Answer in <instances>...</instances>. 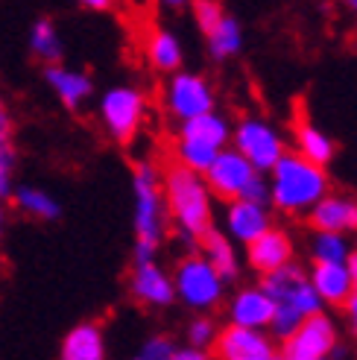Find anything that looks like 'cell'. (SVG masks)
Here are the masks:
<instances>
[{
	"instance_id": "cell-1",
	"label": "cell",
	"mask_w": 357,
	"mask_h": 360,
	"mask_svg": "<svg viewBox=\"0 0 357 360\" xmlns=\"http://www.w3.org/2000/svg\"><path fill=\"white\" fill-rule=\"evenodd\" d=\"M162 185L176 238L190 249L200 246V240L214 229V193L205 185V176L170 161L162 167Z\"/></svg>"
},
{
	"instance_id": "cell-2",
	"label": "cell",
	"mask_w": 357,
	"mask_h": 360,
	"mask_svg": "<svg viewBox=\"0 0 357 360\" xmlns=\"http://www.w3.org/2000/svg\"><path fill=\"white\" fill-rule=\"evenodd\" d=\"M132 231L135 261L155 258L170 231L162 165L155 158H138L132 165Z\"/></svg>"
},
{
	"instance_id": "cell-3",
	"label": "cell",
	"mask_w": 357,
	"mask_h": 360,
	"mask_svg": "<svg viewBox=\"0 0 357 360\" xmlns=\"http://www.w3.org/2000/svg\"><path fill=\"white\" fill-rule=\"evenodd\" d=\"M270 185V208L284 217H308V211L331 191L328 170L287 150L275 167L266 173Z\"/></svg>"
},
{
	"instance_id": "cell-4",
	"label": "cell",
	"mask_w": 357,
	"mask_h": 360,
	"mask_svg": "<svg viewBox=\"0 0 357 360\" xmlns=\"http://www.w3.org/2000/svg\"><path fill=\"white\" fill-rule=\"evenodd\" d=\"M261 287L270 293V299L275 304V314L270 322V331L275 340H287L308 316H313L325 308L323 299L316 296L308 273L296 261H290L287 266L275 269L270 276H264Z\"/></svg>"
},
{
	"instance_id": "cell-5",
	"label": "cell",
	"mask_w": 357,
	"mask_h": 360,
	"mask_svg": "<svg viewBox=\"0 0 357 360\" xmlns=\"http://www.w3.org/2000/svg\"><path fill=\"white\" fill-rule=\"evenodd\" d=\"M150 117V97L135 82H115L97 100V123L120 147H129L144 132Z\"/></svg>"
},
{
	"instance_id": "cell-6",
	"label": "cell",
	"mask_w": 357,
	"mask_h": 360,
	"mask_svg": "<svg viewBox=\"0 0 357 360\" xmlns=\"http://www.w3.org/2000/svg\"><path fill=\"white\" fill-rule=\"evenodd\" d=\"M170 276H173L176 299L196 314L214 311L226 296V281L220 278L217 269L208 264V258L200 249L185 252V255L176 261Z\"/></svg>"
},
{
	"instance_id": "cell-7",
	"label": "cell",
	"mask_w": 357,
	"mask_h": 360,
	"mask_svg": "<svg viewBox=\"0 0 357 360\" xmlns=\"http://www.w3.org/2000/svg\"><path fill=\"white\" fill-rule=\"evenodd\" d=\"M158 94H162V109L173 120V126L217 109V91L200 70H173V74L164 77Z\"/></svg>"
},
{
	"instance_id": "cell-8",
	"label": "cell",
	"mask_w": 357,
	"mask_h": 360,
	"mask_svg": "<svg viewBox=\"0 0 357 360\" xmlns=\"http://www.w3.org/2000/svg\"><path fill=\"white\" fill-rule=\"evenodd\" d=\"M231 147H235L258 173H270L275 161L290 150V138L264 115H246L231 129Z\"/></svg>"
},
{
	"instance_id": "cell-9",
	"label": "cell",
	"mask_w": 357,
	"mask_h": 360,
	"mask_svg": "<svg viewBox=\"0 0 357 360\" xmlns=\"http://www.w3.org/2000/svg\"><path fill=\"white\" fill-rule=\"evenodd\" d=\"M281 343L284 346L278 354L284 360H323L337 352L340 331H337V322L325 311H319V314L308 316L287 340H281Z\"/></svg>"
},
{
	"instance_id": "cell-10",
	"label": "cell",
	"mask_w": 357,
	"mask_h": 360,
	"mask_svg": "<svg viewBox=\"0 0 357 360\" xmlns=\"http://www.w3.org/2000/svg\"><path fill=\"white\" fill-rule=\"evenodd\" d=\"M202 176H205V185L211 188V193L217 196V200L228 202V200H243L249 185H252L261 173L228 143L226 150H220V155L214 158V165Z\"/></svg>"
},
{
	"instance_id": "cell-11",
	"label": "cell",
	"mask_w": 357,
	"mask_h": 360,
	"mask_svg": "<svg viewBox=\"0 0 357 360\" xmlns=\"http://www.w3.org/2000/svg\"><path fill=\"white\" fill-rule=\"evenodd\" d=\"M41 77H44V85L50 88V94L56 97V103L70 115L82 112L85 105L94 100V91H97L94 79L82 68H70L65 62H56V65H44Z\"/></svg>"
},
{
	"instance_id": "cell-12",
	"label": "cell",
	"mask_w": 357,
	"mask_h": 360,
	"mask_svg": "<svg viewBox=\"0 0 357 360\" xmlns=\"http://www.w3.org/2000/svg\"><path fill=\"white\" fill-rule=\"evenodd\" d=\"M273 226V208L252 200H228L223 208V235L231 243L249 246Z\"/></svg>"
},
{
	"instance_id": "cell-13",
	"label": "cell",
	"mask_w": 357,
	"mask_h": 360,
	"mask_svg": "<svg viewBox=\"0 0 357 360\" xmlns=\"http://www.w3.org/2000/svg\"><path fill=\"white\" fill-rule=\"evenodd\" d=\"M129 296L144 308H170L176 302L173 276L158 264V258L135 261L129 273Z\"/></svg>"
},
{
	"instance_id": "cell-14",
	"label": "cell",
	"mask_w": 357,
	"mask_h": 360,
	"mask_svg": "<svg viewBox=\"0 0 357 360\" xmlns=\"http://www.w3.org/2000/svg\"><path fill=\"white\" fill-rule=\"evenodd\" d=\"M293 258H296L293 235L281 226H270L258 240H252L246 246V264L252 266L261 278L275 273L281 266H287Z\"/></svg>"
},
{
	"instance_id": "cell-15",
	"label": "cell",
	"mask_w": 357,
	"mask_h": 360,
	"mask_svg": "<svg viewBox=\"0 0 357 360\" xmlns=\"http://www.w3.org/2000/svg\"><path fill=\"white\" fill-rule=\"evenodd\" d=\"M141 53H144L147 65L162 77L185 68V41L178 39L176 30L164 24H147L144 35H141Z\"/></svg>"
},
{
	"instance_id": "cell-16",
	"label": "cell",
	"mask_w": 357,
	"mask_h": 360,
	"mask_svg": "<svg viewBox=\"0 0 357 360\" xmlns=\"http://www.w3.org/2000/svg\"><path fill=\"white\" fill-rule=\"evenodd\" d=\"M275 352L273 337L258 328H240V326H228L217 331L214 340V354L220 360H264Z\"/></svg>"
},
{
	"instance_id": "cell-17",
	"label": "cell",
	"mask_w": 357,
	"mask_h": 360,
	"mask_svg": "<svg viewBox=\"0 0 357 360\" xmlns=\"http://www.w3.org/2000/svg\"><path fill=\"white\" fill-rule=\"evenodd\" d=\"M313 231H337V235H357V200L349 193L328 191L308 211Z\"/></svg>"
},
{
	"instance_id": "cell-18",
	"label": "cell",
	"mask_w": 357,
	"mask_h": 360,
	"mask_svg": "<svg viewBox=\"0 0 357 360\" xmlns=\"http://www.w3.org/2000/svg\"><path fill=\"white\" fill-rule=\"evenodd\" d=\"M226 311H228L231 326L266 331V328H270V322H273L275 304H273L270 293H266L261 284H255V287H240V290L228 299Z\"/></svg>"
},
{
	"instance_id": "cell-19",
	"label": "cell",
	"mask_w": 357,
	"mask_h": 360,
	"mask_svg": "<svg viewBox=\"0 0 357 360\" xmlns=\"http://www.w3.org/2000/svg\"><path fill=\"white\" fill-rule=\"evenodd\" d=\"M231 129H235V123L228 120V115H223L220 109H214V112H205L200 117H190L185 123H176L173 135L200 141L211 150H226L231 143Z\"/></svg>"
},
{
	"instance_id": "cell-20",
	"label": "cell",
	"mask_w": 357,
	"mask_h": 360,
	"mask_svg": "<svg viewBox=\"0 0 357 360\" xmlns=\"http://www.w3.org/2000/svg\"><path fill=\"white\" fill-rule=\"evenodd\" d=\"M18 173V147H15V115L9 97L0 88V202H9Z\"/></svg>"
},
{
	"instance_id": "cell-21",
	"label": "cell",
	"mask_w": 357,
	"mask_h": 360,
	"mask_svg": "<svg viewBox=\"0 0 357 360\" xmlns=\"http://www.w3.org/2000/svg\"><path fill=\"white\" fill-rule=\"evenodd\" d=\"M308 278L313 284L316 296L323 299V304H331V308H343L349 296L354 293V281L349 276L346 264H313Z\"/></svg>"
},
{
	"instance_id": "cell-22",
	"label": "cell",
	"mask_w": 357,
	"mask_h": 360,
	"mask_svg": "<svg viewBox=\"0 0 357 360\" xmlns=\"http://www.w3.org/2000/svg\"><path fill=\"white\" fill-rule=\"evenodd\" d=\"M290 141L296 143L293 153L305 155L308 161H313V165H319V167H328L334 161V155H337L334 138L325 129H319V126L313 120H308V117H296L293 120V138Z\"/></svg>"
},
{
	"instance_id": "cell-23",
	"label": "cell",
	"mask_w": 357,
	"mask_h": 360,
	"mask_svg": "<svg viewBox=\"0 0 357 360\" xmlns=\"http://www.w3.org/2000/svg\"><path fill=\"white\" fill-rule=\"evenodd\" d=\"M205 50L214 62H231L238 59L243 47H246V32H243V24L238 21L235 15H223L217 24H214L205 35Z\"/></svg>"
},
{
	"instance_id": "cell-24",
	"label": "cell",
	"mask_w": 357,
	"mask_h": 360,
	"mask_svg": "<svg viewBox=\"0 0 357 360\" xmlns=\"http://www.w3.org/2000/svg\"><path fill=\"white\" fill-rule=\"evenodd\" d=\"M59 360H105V334L97 322H79L74 326L65 340Z\"/></svg>"
},
{
	"instance_id": "cell-25",
	"label": "cell",
	"mask_w": 357,
	"mask_h": 360,
	"mask_svg": "<svg viewBox=\"0 0 357 360\" xmlns=\"http://www.w3.org/2000/svg\"><path fill=\"white\" fill-rule=\"evenodd\" d=\"M9 202L15 205V211H21L24 217L39 220V223H53L62 217V202L41 185H15Z\"/></svg>"
},
{
	"instance_id": "cell-26",
	"label": "cell",
	"mask_w": 357,
	"mask_h": 360,
	"mask_svg": "<svg viewBox=\"0 0 357 360\" xmlns=\"http://www.w3.org/2000/svg\"><path fill=\"white\" fill-rule=\"evenodd\" d=\"M200 252L208 258V264L217 269L220 278L228 284V281H238L240 276V258H238V243H231L223 231L214 226L208 235L200 240Z\"/></svg>"
},
{
	"instance_id": "cell-27",
	"label": "cell",
	"mask_w": 357,
	"mask_h": 360,
	"mask_svg": "<svg viewBox=\"0 0 357 360\" xmlns=\"http://www.w3.org/2000/svg\"><path fill=\"white\" fill-rule=\"evenodd\" d=\"M30 53L35 62L44 65H56L65 59V39H62V30L53 18H39L32 27H30Z\"/></svg>"
},
{
	"instance_id": "cell-28",
	"label": "cell",
	"mask_w": 357,
	"mask_h": 360,
	"mask_svg": "<svg viewBox=\"0 0 357 360\" xmlns=\"http://www.w3.org/2000/svg\"><path fill=\"white\" fill-rule=\"evenodd\" d=\"M351 240L349 235H337V231H313L308 252L313 264H346L351 255Z\"/></svg>"
},
{
	"instance_id": "cell-29",
	"label": "cell",
	"mask_w": 357,
	"mask_h": 360,
	"mask_svg": "<svg viewBox=\"0 0 357 360\" xmlns=\"http://www.w3.org/2000/svg\"><path fill=\"white\" fill-rule=\"evenodd\" d=\"M170 153H173L176 165H182V167H188L193 173H205L214 165V158L220 155V150H211V147H205V143H200V141L178 138V135H173Z\"/></svg>"
},
{
	"instance_id": "cell-30",
	"label": "cell",
	"mask_w": 357,
	"mask_h": 360,
	"mask_svg": "<svg viewBox=\"0 0 357 360\" xmlns=\"http://www.w3.org/2000/svg\"><path fill=\"white\" fill-rule=\"evenodd\" d=\"M190 15H193L196 30L205 35V32L226 15V9H223L220 0H193V4H190Z\"/></svg>"
},
{
	"instance_id": "cell-31",
	"label": "cell",
	"mask_w": 357,
	"mask_h": 360,
	"mask_svg": "<svg viewBox=\"0 0 357 360\" xmlns=\"http://www.w3.org/2000/svg\"><path fill=\"white\" fill-rule=\"evenodd\" d=\"M173 352H176L173 340L164 337V334H155V337L144 340V343L138 346V352H135L129 360H170Z\"/></svg>"
},
{
	"instance_id": "cell-32",
	"label": "cell",
	"mask_w": 357,
	"mask_h": 360,
	"mask_svg": "<svg viewBox=\"0 0 357 360\" xmlns=\"http://www.w3.org/2000/svg\"><path fill=\"white\" fill-rule=\"evenodd\" d=\"M188 340H190V346H193V349H205V346H211L214 340H217V326H214V319H211V316H196V319H190V326H188Z\"/></svg>"
},
{
	"instance_id": "cell-33",
	"label": "cell",
	"mask_w": 357,
	"mask_h": 360,
	"mask_svg": "<svg viewBox=\"0 0 357 360\" xmlns=\"http://www.w3.org/2000/svg\"><path fill=\"white\" fill-rule=\"evenodd\" d=\"M334 4H337V12L343 15V21L357 30V0H334Z\"/></svg>"
},
{
	"instance_id": "cell-34",
	"label": "cell",
	"mask_w": 357,
	"mask_h": 360,
	"mask_svg": "<svg viewBox=\"0 0 357 360\" xmlns=\"http://www.w3.org/2000/svg\"><path fill=\"white\" fill-rule=\"evenodd\" d=\"M77 4L88 12H112L117 6V0H77Z\"/></svg>"
},
{
	"instance_id": "cell-35",
	"label": "cell",
	"mask_w": 357,
	"mask_h": 360,
	"mask_svg": "<svg viewBox=\"0 0 357 360\" xmlns=\"http://www.w3.org/2000/svg\"><path fill=\"white\" fill-rule=\"evenodd\" d=\"M170 360H208V354H205V349H193V346H188V349H176Z\"/></svg>"
},
{
	"instance_id": "cell-36",
	"label": "cell",
	"mask_w": 357,
	"mask_h": 360,
	"mask_svg": "<svg viewBox=\"0 0 357 360\" xmlns=\"http://www.w3.org/2000/svg\"><path fill=\"white\" fill-rule=\"evenodd\" d=\"M343 308H346V316H349V326H351L354 334H357V290L349 296V302L343 304Z\"/></svg>"
},
{
	"instance_id": "cell-37",
	"label": "cell",
	"mask_w": 357,
	"mask_h": 360,
	"mask_svg": "<svg viewBox=\"0 0 357 360\" xmlns=\"http://www.w3.org/2000/svg\"><path fill=\"white\" fill-rule=\"evenodd\" d=\"M155 4L167 12H182V9H190L193 0H155Z\"/></svg>"
},
{
	"instance_id": "cell-38",
	"label": "cell",
	"mask_w": 357,
	"mask_h": 360,
	"mask_svg": "<svg viewBox=\"0 0 357 360\" xmlns=\"http://www.w3.org/2000/svg\"><path fill=\"white\" fill-rule=\"evenodd\" d=\"M346 269H349V276H351V281H354V290H357V246L351 249V255L346 258Z\"/></svg>"
},
{
	"instance_id": "cell-39",
	"label": "cell",
	"mask_w": 357,
	"mask_h": 360,
	"mask_svg": "<svg viewBox=\"0 0 357 360\" xmlns=\"http://www.w3.org/2000/svg\"><path fill=\"white\" fill-rule=\"evenodd\" d=\"M6 229H9V211H6V202H0V243L6 238Z\"/></svg>"
},
{
	"instance_id": "cell-40",
	"label": "cell",
	"mask_w": 357,
	"mask_h": 360,
	"mask_svg": "<svg viewBox=\"0 0 357 360\" xmlns=\"http://www.w3.org/2000/svg\"><path fill=\"white\" fill-rule=\"evenodd\" d=\"M264 360H284V357H281V354H278V352H273V354H270V357H264Z\"/></svg>"
},
{
	"instance_id": "cell-41",
	"label": "cell",
	"mask_w": 357,
	"mask_h": 360,
	"mask_svg": "<svg viewBox=\"0 0 357 360\" xmlns=\"http://www.w3.org/2000/svg\"><path fill=\"white\" fill-rule=\"evenodd\" d=\"M323 360H334V357H323Z\"/></svg>"
}]
</instances>
